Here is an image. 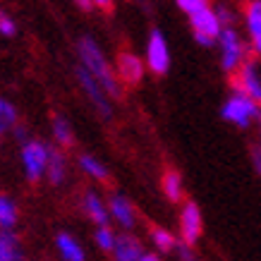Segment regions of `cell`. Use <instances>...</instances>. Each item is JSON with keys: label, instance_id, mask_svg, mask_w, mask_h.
<instances>
[{"label": "cell", "instance_id": "obj_1", "mask_svg": "<svg viewBox=\"0 0 261 261\" xmlns=\"http://www.w3.org/2000/svg\"><path fill=\"white\" fill-rule=\"evenodd\" d=\"M77 58H80L82 67H87L91 72V77L106 89V94L111 96L113 101L122 98L125 89H122V82H120L118 72H115V65L106 58L103 48L98 46V41L94 36H82L77 41Z\"/></svg>", "mask_w": 261, "mask_h": 261}, {"label": "cell", "instance_id": "obj_2", "mask_svg": "<svg viewBox=\"0 0 261 261\" xmlns=\"http://www.w3.org/2000/svg\"><path fill=\"white\" fill-rule=\"evenodd\" d=\"M218 63H221V70L228 74L230 80L238 74L240 70H242V65L249 60V43H247L242 36H240V32L235 29V27H225L221 32V36H218Z\"/></svg>", "mask_w": 261, "mask_h": 261}, {"label": "cell", "instance_id": "obj_3", "mask_svg": "<svg viewBox=\"0 0 261 261\" xmlns=\"http://www.w3.org/2000/svg\"><path fill=\"white\" fill-rule=\"evenodd\" d=\"M221 118L238 129H249L254 122H261V103L242 91H230L221 106Z\"/></svg>", "mask_w": 261, "mask_h": 261}, {"label": "cell", "instance_id": "obj_4", "mask_svg": "<svg viewBox=\"0 0 261 261\" xmlns=\"http://www.w3.org/2000/svg\"><path fill=\"white\" fill-rule=\"evenodd\" d=\"M50 149L53 144L43 142L32 137L27 144L19 146V163H22V175L29 185H39L48 173V163H50Z\"/></svg>", "mask_w": 261, "mask_h": 261}, {"label": "cell", "instance_id": "obj_5", "mask_svg": "<svg viewBox=\"0 0 261 261\" xmlns=\"http://www.w3.org/2000/svg\"><path fill=\"white\" fill-rule=\"evenodd\" d=\"M144 60H146V70L153 77H166L170 72V46H168L166 34L161 29H151L146 36V46H144Z\"/></svg>", "mask_w": 261, "mask_h": 261}, {"label": "cell", "instance_id": "obj_6", "mask_svg": "<svg viewBox=\"0 0 261 261\" xmlns=\"http://www.w3.org/2000/svg\"><path fill=\"white\" fill-rule=\"evenodd\" d=\"M74 80H77V84H80L84 98L91 103V108H94L103 120H111L113 118V106H111L113 98L106 94V89L91 77V72L77 63V67H74Z\"/></svg>", "mask_w": 261, "mask_h": 261}, {"label": "cell", "instance_id": "obj_7", "mask_svg": "<svg viewBox=\"0 0 261 261\" xmlns=\"http://www.w3.org/2000/svg\"><path fill=\"white\" fill-rule=\"evenodd\" d=\"M177 228H180V242L185 247H194L199 245V240L204 235V214H201V206L194 199H187L180 206V216H177Z\"/></svg>", "mask_w": 261, "mask_h": 261}, {"label": "cell", "instance_id": "obj_8", "mask_svg": "<svg viewBox=\"0 0 261 261\" xmlns=\"http://www.w3.org/2000/svg\"><path fill=\"white\" fill-rule=\"evenodd\" d=\"M190 27H192V36L201 48H214L218 43V36L225 29L216 15V8H206L199 15L190 17Z\"/></svg>", "mask_w": 261, "mask_h": 261}, {"label": "cell", "instance_id": "obj_9", "mask_svg": "<svg viewBox=\"0 0 261 261\" xmlns=\"http://www.w3.org/2000/svg\"><path fill=\"white\" fill-rule=\"evenodd\" d=\"M115 72H118L122 87H137L142 84L146 77V60L142 56H137L135 50H120L115 58Z\"/></svg>", "mask_w": 261, "mask_h": 261}, {"label": "cell", "instance_id": "obj_10", "mask_svg": "<svg viewBox=\"0 0 261 261\" xmlns=\"http://www.w3.org/2000/svg\"><path fill=\"white\" fill-rule=\"evenodd\" d=\"M108 211H111V223L118 225L120 232H132L137 228V221H139L137 206L122 192H113L108 197Z\"/></svg>", "mask_w": 261, "mask_h": 261}, {"label": "cell", "instance_id": "obj_11", "mask_svg": "<svg viewBox=\"0 0 261 261\" xmlns=\"http://www.w3.org/2000/svg\"><path fill=\"white\" fill-rule=\"evenodd\" d=\"M230 87L232 91H242L249 98L261 103V65L256 60H247L242 70L230 80Z\"/></svg>", "mask_w": 261, "mask_h": 261}, {"label": "cell", "instance_id": "obj_12", "mask_svg": "<svg viewBox=\"0 0 261 261\" xmlns=\"http://www.w3.org/2000/svg\"><path fill=\"white\" fill-rule=\"evenodd\" d=\"M245 32L249 50L261 60V0H247L245 5Z\"/></svg>", "mask_w": 261, "mask_h": 261}, {"label": "cell", "instance_id": "obj_13", "mask_svg": "<svg viewBox=\"0 0 261 261\" xmlns=\"http://www.w3.org/2000/svg\"><path fill=\"white\" fill-rule=\"evenodd\" d=\"M82 214L87 216L89 223H94V228L111 225V211H108V199H103L96 190H87L82 194Z\"/></svg>", "mask_w": 261, "mask_h": 261}, {"label": "cell", "instance_id": "obj_14", "mask_svg": "<svg viewBox=\"0 0 261 261\" xmlns=\"http://www.w3.org/2000/svg\"><path fill=\"white\" fill-rule=\"evenodd\" d=\"M56 252L60 256V261H87V249L80 242V238H74L67 230H60L53 238Z\"/></svg>", "mask_w": 261, "mask_h": 261}, {"label": "cell", "instance_id": "obj_15", "mask_svg": "<svg viewBox=\"0 0 261 261\" xmlns=\"http://www.w3.org/2000/svg\"><path fill=\"white\" fill-rule=\"evenodd\" d=\"M146 254V247L132 232H120V240L113 249V261H142Z\"/></svg>", "mask_w": 261, "mask_h": 261}, {"label": "cell", "instance_id": "obj_16", "mask_svg": "<svg viewBox=\"0 0 261 261\" xmlns=\"http://www.w3.org/2000/svg\"><path fill=\"white\" fill-rule=\"evenodd\" d=\"M161 192L170 204H185V177L177 168H166L161 173Z\"/></svg>", "mask_w": 261, "mask_h": 261}, {"label": "cell", "instance_id": "obj_17", "mask_svg": "<svg viewBox=\"0 0 261 261\" xmlns=\"http://www.w3.org/2000/svg\"><path fill=\"white\" fill-rule=\"evenodd\" d=\"M149 242L151 247H153V252L156 254H170L175 252V249H180V238L175 235L173 230L168 228H161V225H153V228H149Z\"/></svg>", "mask_w": 261, "mask_h": 261}, {"label": "cell", "instance_id": "obj_18", "mask_svg": "<svg viewBox=\"0 0 261 261\" xmlns=\"http://www.w3.org/2000/svg\"><path fill=\"white\" fill-rule=\"evenodd\" d=\"M24 245L17 230H3L0 232V261H24Z\"/></svg>", "mask_w": 261, "mask_h": 261}, {"label": "cell", "instance_id": "obj_19", "mask_svg": "<svg viewBox=\"0 0 261 261\" xmlns=\"http://www.w3.org/2000/svg\"><path fill=\"white\" fill-rule=\"evenodd\" d=\"M50 139H53V146L67 151L74 144V129H72L70 120L65 115H53L50 118Z\"/></svg>", "mask_w": 261, "mask_h": 261}, {"label": "cell", "instance_id": "obj_20", "mask_svg": "<svg viewBox=\"0 0 261 261\" xmlns=\"http://www.w3.org/2000/svg\"><path fill=\"white\" fill-rule=\"evenodd\" d=\"M77 166H80V170L87 175L89 180H94V182H108L111 180L108 166H106L101 159H96L94 153H87V151L80 153V156H77Z\"/></svg>", "mask_w": 261, "mask_h": 261}, {"label": "cell", "instance_id": "obj_21", "mask_svg": "<svg viewBox=\"0 0 261 261\" xmlns=\"http://www.w3.org/2000/svg\"><path fill=\"white\" fill-rule=\"evenodd\" d=\"M67 177V156H65L63 149L53 146L50 149V163H48V173H46V180L50 187H60Z\"/></svg>", "mask_w": 261, "mask_h": 261}, {"label": "cell", "instance_id": "obj_22", "mask_svg": "<svg viewBox=\"0 0 261 261\" xmlns=\"http://www.w3.org/2000/svg\"><path fill=\"white\" fill-rule=\"evenodd\" d=\"M19 204L15 197L10 194H0V228L3 230H15L19 223Z\"/></svg>", "mask_w": 261, "mask_h": 261}, {"label": "cell", "instance_id": "obj_23", "mask_svg": "<svg viewBox=\"0 0 261 261\" xmlns=\"http://www.w3.org/2000/svg\"><path fill=\"white\" fill-rule=\"evenodd\" d=\"M22 125L19 122V111H17V106L10 98H0V129H3V135H12L17 127Z\"/></svg>", "mask_w": 261, "mask_h": 261}, {"label": "cell", "instance_id": "obj_24", "mask_svg": "<svg viewBox=\"0 0 261 261\" xmlns=\"http://www.w3.org/2000/svg\"><path fill=\"white\" fill-rule=\"evenodd\" d=\"M91 240H94L96 249H101L103 254H113V249H115V245L120 240V232H115L113 225H101V228H94Z\"/></svg>", "mask_w": 261, "mask_h": 261}, {"label": "cell", "instance_id": "obj_25", "mask_svg": "<svg viewBox=\"0 0 261 261\" xmlns=\"http://www.w3.org/2000/svg\"><path fill=\"white\" fill-rule=\"evenodd\" d=\"M175 5H177L180 12H185L187 17H194V15H199L201 10L211 8L208 0H175Z\"/></svg>", "mask_w": 261, "mask_h": 261}, {"label": "cell", "instance_id": "obj_26", "mask_svg": "<svg viewBox=\"0 0 261 261\" xmlns=\"http://www.w3.org/2000/svg\"><path fill=\"white\" fill-rule=\"evenodd\" d=\"M0 34H3L5 39H15L17 36V24L8 12H0Z\"/></svg>", "mask_w": 261, "mask_h": 261}, {"label": "cell", "instance_id": "obj_27", "mask_svg": "<svg viewBox=\"0 0 261 261\" xmlns=\"http://www.w3.org/2000/svg\"><path fill=\"white\" fill-rule=\"evenodd\" d=\"M216 15H218V19H221L223 27H232V22H235L232 10H230L228 5H223V3H218V5H216Z\"/></svg>", "mask_w": 261, "mask_h": 261}, {"label": "cell", "instance_id": "obj_28", "mask_svg": "<svg viewBox=\"0 0 261 261\" xmlns=\"http://www.w3.org/2000/svg\"><path fill=\"white\" fill-rule=\"evenodd\" d=\"M252 168H254V173H256V177H261V142L259 144H254L252 146Z\"/></svg>", "mask_w": 261, "mask_h": 261}, {"label": "cell", "instance_id": "obj_29", "mask_svg": "<svg viewBox=\"0 0 261 261\" xmlns=\"http://www.w3.org/2000/svg\"><path fill=\"white\" fill-rule=\"evenodd\" d=\"M177 252H180V261H199L197 256H194V249H192V247L180 245V249H177Z\"/></svg>", "mask_w": 261, "mask_h": 261}, {"label": "cell", "instance_id": "obj_30", "mask_svg": "<svg viewBox=\"0 0 261 261\" xmlns=\"http://www.w3.org/2000/svg\"><path fill=\"white\" fill-rule=\"evenodd\" d=\"M94 3V8L103 10V12H111L113 10V0H91Z\"/></svg>", "mask_w": 261, "mask_h": 261}, {"label": "cell", "instance_id": "obj_31", "mask_svg": "<svg viewBox=\"0 0 261 261\" xmlns=\"http://www.w3.org/2000/svg\"><path fill=\"white\" fill-rule=\"evenodd\" d=\"M72 3H74L80 10H84V12H89V10L94 8V3H91V0H72Z\"/></svg>", "mask_w": 261, "mask_h": 261}, {"label": "cell", "instance_id": "obj_32", "mask_svg": "<svg viewBox=\"0 0 261 261\" xmlns=\"http://www.w3.org/2000/svg\"><path fill=\"white\" fill-rule=\"evenodd\" d=\"M142 261H161V254H156V252H146L144 254V259Z\"/></svg>", "mask_w": 261, "mask_h": 261}]
</instances>
